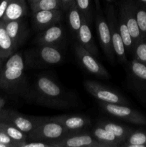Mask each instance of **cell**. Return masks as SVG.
<instances>
[{"label": "cell", "instance_id": "1", "mask_svg": "<svg viewBox=\"0 0 146 147\" xmlns=\"http://www.w3.org/2000/svg\"><path fill=\"white\" fill-rule=\"evenodd\" d=\"M31 96L38 104L49 108L64 109L70 104L67 94L61 86L46 76L37 78Z\"/></svg>", "mask_w": 146, "mask_h": 147}, {"label": "cell", "instance_id": "2", "mask_svg": "<svg viewBox=\"0 0 146 147\" xmlns=\"http://www.w3.org/2000/svg\"><path fill=\"white\" fill-rule=\"evenodd\" d=\"M24 59L20 53L9 57L0 73V86L9 90H21L24 80Z\"/></svg>", "mask_w": 146, "mask_h": 147}, {"label": "cell", "instance_id": "3", "mask_svg": "<svg viewBox=\"0 0 146 147\" xmlns=\"http://www.w3.org/2000/svg\"><path fill=\"white\" fill-rule=\"evenodd\" d=\"M63 55L59 47L38 45L25 53L27 65L31 67H45L61 63Z\"/></svg>", "mask_w": 146, "mask_h": 147}, {"label": "cell", "instance_id": "4", "mask_svg": "<svg viewBox=\"0 0 146 147\" xmlns=\"http://www.w3.org/2000/svg\"><path fill=\"white\" fill-rule=\"evenodd\" d=\"M70 134L68 130L60 123L50 120L49 118L42 117L40 123L28 134L27 141H41L54 145Z\"/></svg>", "mask_w": 146, "mask_h": 147}, {"label": "cell", "instance_id": "5", "mask_svg": "<svg viewBox=\"0 0 146 147\" xmlns=\"http://www.w3.org/2000/svg\"><path fill=\"white\" fill-rule=\"evenodd\" d=\"M84 86L86 90L100 102L127 106L130 104L128 100L123 95L97 82L86 80L84 83Z\"/></svg>", "mask_w": 146, "mask_h": 147}, {"label": "cell", "instance_id": "6", "mask_svg": "<svg viewBox=\"0 0 146 147\" xmlns=\"http://www.w3.org/2000/svg\"><path fill=\"white\" fill-rule=\"evenodd\" d=\"M100 106L108 114L136 125L146 126V116L127 105L100 102Z\"/></svg>", "mask_w": 146, "mask_h": 147}, {"label": "cell", "instance_id": "7", "mask_svg": "<svg viewBox=\"0 0 146 147\" xmlns=\"http://www.w3.org/2000/svg\"><path fill=\"white\" fill-rule=\"evenodd\" d=\"M106 20L110 28L113 50L115 56H117V60L120 63H125L127 62V51L119 31L117 17L113 5H110L107 9Z\"/></svg>", "mask_w": 146, "mask_h": 147}, {"label": "cell", "instance_id": "8", "mask_svg": "<svg viewBox=\"0 0 146 147\" xmlns=\"http://www.w3.org/2000/svg\"><path fill=\"white\" fill-rule=\"evenodd\" d=\"M74 50L80 64L90 74L104 78H110L108 71L97 59H95L94 55L85 50L79 43L75 45Z\"/></svg>", "mask_w": 146, "mask_h": 147}, {"label": "cell", "instance_id": "9", "mask_svg": "<svg viewBox=\"0 0 146 147\" xmlns=\"http://www.w3.org/2000/svg\"><path fill=\"white\" fill-rule=\"evenodd\" d=\"M95 22L97 35L102 49L108 60L113 63L115 60V54L113 50L111 34L107 20L104 18L101 11H98L96 15Z\"/></svg>", "mask_w": 146, "mask_h": 147}, {"label": "cell", "instance_id": "10", "mask_svg": "<svg viewBox=\"0 0 146 147\" xmlns=\"http://www.w3.org/2000/svg\"><path fill=\"white\" fill-rule=\"evenodd\" d=\"M0 118L27 135L36 127L42 119V117L26 116L11 111L0 113Z\"/></svg>", "mask_w": 146, "mask_h": 147}, {"label": "cell", "instance_id": "11", "mask_svg": "<svg viewBox=\"0 0 146 147\" xmlns=\"http://www.w3.org/2000/svg\"><path fill=\"white\" fill-rule=\"evenodd\" d=\"M54 147H105L86 132L69 134L67 136L54 144Z\"/></svg>", "mask_w": 146, "mask_h": 147}, {"label": "cell", "instance_id": "12", "mask_svg": "<svg viewBox=\"0 0 146 147\" xmlns=\"http://www.w3.org/2000/svg\"><path fill=\"white\" fill-rule=\"evenodd\" d=\"M49 119L60 123L69 131L70 134L82 132L91 125V119L82 115H60L49 117Z\"/></svg>", "mask_w": 146, "mask_h": 147}, {"label": "cell", "instance_id": "13", "mask_svg": "<svg viewBox=\"0 0 146 147\" xmlns=\"http://www.w3.org/2000/svg\"><path fill=\"white\" fill-rule=\"evenodd\" d=\"M119 12L124 17L135 45V43L143 39L136 20L135 0H124L120 5Z\"/></svg>", "mask_w": 146, "mask_h": 147}, {"label": "cell", "instance_id": "14", "mask_svg": "<svg viewBox=\"0 0 146 147\" xmlns=\"http://www.w3.org/2000/svg\"><path fill=\"white\" fill-rule=\"evenodd\" d=\"M128 74L133 88L146 94V64L133 58L129 63Z\"/></svg>", "mask_w": 146, "mask_h": 147}, {"label": "cell", "instance_id": "15", "mask_svg": "<svg viewBox=\"0 0 146 147\" xmlns=\"http://www.w3.org/2000/svg\"><path fill=\"white\" fill-rule=\"evenodd\" d=\"M62 16L61 9L40 10L33 12V23L36 29L44 30L60 22Z\"/></svg>", "mask_w": 146, "mask_h": 147}, {"label": "cell", "instance_id": "16", "mask_svg": "<svg viewBox=\"0 0 146 147\" xmlns=\"http://www.w3.org/2000/svg\"><path fill=\"white\" fill-rule=\"evenodd\" d=\"M64 31L62 26L58 24L51 26L42 30L36 37L35 42L37 45H50L58 47L60 43L64 40Z\"/></svg>", "mask_w": 146, "mask_h": 147}, {"label": "cell", "instance_id": "17", "mask_svg": "<svg viewBox=\"0 0 146 147\" xmlns=\"http://www.w3.org/2000/svg\"><path fill=\"white\" fill-rule=\"evenodd\" d=\"M4 22V21H3ZM4 28L17 47L24 43L28 35V29L22 19L4 22Z\"/></svg>", "mask_w": 146, "mask_h": 147}, {"label": "cell", "instance_id": "18", "mask_svg": "<svg viewBox=\"0 0 146 147\" xmlns=\"http://www.w3.org/2000/svg\"><path fill=\"white\" fill-rule=\"evenodd\" d=\"M89 23L90 22L82 16L81 26H80V28L76 37H77L78 43L80 45L82 46L85 50L90 52V53L96 56L98 53V50H97L95 43H94L92 33L90 30Z\"/></svg>", "mask_w": 146, "mask_h": 147}, {"label": "cell", "instance_id": "19", "mask_svg": "<svg viewBox=\"0 0 146 147\" xmlns=\"http://www.w3.org/2000/svg\"><path fill=\"white\" fill-rule=\"evenodd\" d=\"M27 11L26 0H11L7 7L2 21L20 20L25 16Z\"/></svg>", "mask_w": 146, "mask_h": 147}, {"label": "cell", "instance_id": "20", "mask_svg": "<svg viewBox=\"0 0 146 147\" xmlns=\"http://www.w3.org/2000/svg\"><path fill=\"white\" fill-rule=\"evenodd\" d=\"M91 134L105 147H119L123 144V142H120L111 132L100 127L98 125H96L92 129Z\"/></svg>", "mask_w": 146, "mask_h": 147}, {"label": "cell", "instance_id": "21", "mask_svg": "<svg viewBox=\"0 0 146 147\" xmlns=\"http://www.w3.org/2000/svg\"><path fill=\"white\" fill-rule=\"evenodd\" d=\"M97 125L111 132L120 142H123V144L127 140L129 135L133 130L128 126L118 124L114 122L107 121H99Z\"/></svg>", "mask_w": 146, "mask_h": 147}, {"label": "cell", "instance_id": "22", "mask_svg": "<svg viewBox=\"0 0 146 147\" xmlns=\"http://www.w3.org/2000/svg\"><path fill=\"white\" fill-rule=\"evenodd\" d=\"M17 47L4 28V22L0 24V58H6L14 54Z\"/></svg>", "mask_w": 146, "mask_h": 147}, {"label": "cell", "instance_id": "23", "mask_svg": "<svg viewBox=\"0 0 146 147\" xmlns=\"http://www.w3.org/2000/svg\"><path fill=\"white\" fill-rule=\"evenodd\" d=\"M117 22H118L119 31H120L122 39H123L126 51L128 53H132L133 47H134V42H133V38H132L128 27H127V24H126L124 17H123V14L120 12H119L118 14Z\"/></svg>", "mask_w": 146, "mask_h": 147}, {"label": "cell", "instance_id": "24", "mask_svg": "<svg viewBox=\"0 0 146 147\" xmlns=\"http://www.w3.org/2000/svg\"><path fill=\"white\" fill-rule=\"evenodd\" d=\"M0 131L6 133L13 140L17 142L19 144L18 147H19V145L23 142H27L28 140V135L27 134L24 133L17 127L7 122L0 123Z\"/></svg>", "mask_w": 146, "mask_h": 147}, {"label": "cell", "instance_id": "25", "mask_svg": "<svg viewBox=\"0 0 146 147\" xmlns=\"http://www.w3.org/2000/svg\"><path fill=\"white\" fill-rule=\"evenodd\" d=\"M67 11L68 14L69 25H70L73 34L76 37L80 28V26H81L82 15L78 7L76 6L75 3H74Z\"/></svg>", "mask_w": 146, "mask_h": 147}, {"label": "cell", "instance_id": "26", "mask_svg": "<svg viewBox=\"0 0 146 147\" xmlns=\"http://www.w3.org/2000/svg\"><path fill=\"white\" fill-rule=\"evenodd\" d=\"M121 147H146V131L133 130Z\"/></svg>", "mask_w": 146, "mask_h": 147}, {"label": "cell", "instance_id": "27", "mask_svg": "<svg viewBox=\"0 0 146 147\" xmlns=\"http://www.w3.org/2000/svg\"><path fill=\"white\" fill-rule=\"evenodd\" d=\"M32 12L40 10L61 9V0H38L30 5Z\"/></svg>", "mask_w": 146, "mask_h": 147}, {"label": "cell", "instance_id": "28", "mask_svg": "<svg viewBox=\"0 0 146 147\" xmlns=\"http://www.w3.org/2000/svg\"><path fill=\"white\" fill-rule=\"evenodd\" d=\"M135 15L143 38H146V6L135 0Z\"/></svg>", "mask_w": 146, "mask_h": 147}, {"label": "cell", "instance_id": "29", "mask_svg": "<svg viewBox=\"0 0 146 147\" xmlns=\"http://www.w3.org/2000/svg\"><path fill=\"white\" fill-rule=\"evenodd\" d=\"M134 59L146 64V38H143L135 43L133 52Z\"/></svg>", "mask_w": 146, "mask_h": 147}, {"label": "cell", "instance_id": "30", "mask_svg": "<svg viewBox=\"0 0 146 147\" xmlns=\"http://www.w3.org/2000/svg\"><path fill=\"white\" fill-rule=\"evenodd\" d=\"M74 3L80 9L82 15L85 17L89 22H90L92 17L90 0H74Z\"/></svg>", "mask_w": 146, "mask_h": 147}, {"label": "cell", "instance_id": "31", "mask_svg": "<svg viewBox=\"0 0 146 147\" xmlns=\"http://www.w3.org/2000/svg\"><path fill=\"white\" fill-rule=\"evenodd\" d=\"M19 147H54V145L51 143L41 141H27L21 144Z\"/></svg>", "mask_w": 146, "mask_h": 147}, {"label": "cell", "instance_id": "32", "mask_svg": "<svg viewBox=\"0 0 146 147\" xmlns=\"http://www.w3.org/2000/svg\"><path fill=\"white\" fill-rule=\"evenodd\" d=\"M0 144L6 145L7 147H18L19 144L11 137L8 136L6 133L0 131Z\"/></svg>", "mask_w": 146, "mask_h": 147}, {"label": "cell", "instance_id": "33", "mask_svg": "<svg viewBox=\"0 0 146 147\" xmlns=\"http://www.w3.org/2000/svg\"><path fill=\"white\" fill-rule=\"evenodd\" d=\"M10 1L11 0H0V20H2Z\"/></svg>", "mask_w": 146, "mask_h": 147}, {"label": "cell", "instance_id": "34", "mask_svg": "<svg viewBox=\"0 0 146 147\" xmlns=\"http://www.w3.org/2000/svg\"><path fill=\"white\" fill-rule=\"evenodd\" d=\"M74 3V0H61L62 9L64 11H67L68 9Z\"/></svg>", "mask_w": 146, "mask_h": 147}, {"label": "cell", "instance_id": "35", "mask_svg": "<svg viewBox=\"0 0 146 147\" xmlns=\"http://www.w3.org/2000/svg\"><path fill=\"white\" fill-rule=\"evenodd\" d=\"M94 1L96 6V9L97 10V11H101V6H100V0H94Z\"/></svg>", "mask_w": 146, "mask_h": 147}, {"label": "cell", "instance_id": "36", "mask_svg": "<svg viewBox=\"0 0 146 147\" xmlns=\"http://www.w3.org/2000/svg\"><path fill=\"white\" fill-rule=\"evenodd\" d=\"M4 103H5V101H4V99H2V98H0V110H1V108L4 106Z\"/></svg>", "mask_w": 146, "mask_h": 147}, {"label": "cell", "instance_id": "37", "mask_svg": "<svg viewBox=\"0 0 146 147\" xmlns=\"http://www.w3.org/2000/svg\"><path fill=\"white\" fill-rule=\"evenodd\" d=\"M137 1H138V2H140V4L146 6V0H137Z\"/></svg>", "mask_w": 146, "mask_h": 147}, {"label": "cell", "instance_id": "38", "mask_svg": "<svg viewBox=\"0 0 146 147\" xmlns=\"http://www.w3.org/2000/svg\"><path fill=\"white\" fill-rule=\"evenodd\" d=\"M27 1H28V3L29 4V5H31V4H34V3H35L38 0H27Z\"/></svg>", "mask_w": 146, "mask_h": 147}, {"label": "cell", "instance_id": "39", "mask_svg": "<svg viewBox=\"0 0 146 147\" xmlns=\"http://www.w3.org/2000/svg\"><path fill=\"white\" fill-rule=\"evenodd\" d=\"M0 147H7L6 145L4 144H0Z\"/></svg>", "mask_w": 146, "mask_h": 147}, {"label": "cell", "instance_id": "40", "mask_svg": "<svg viewBox=\"0 0 146 147\" xmlns=\"http://www.w3.org/2000/svg\"><path fill=\"white\" fill-rule=\"evenodd\" d=\"M106 1H108V2H110V1H113V0H105Z\"/></svg>", "mask_w": 146, "mask_h": 147}, {"label": "cell", "instance_id": "41", "mask_svg": "<svg viewBox=\"0 0 146 147\" xmlns=\"http://www.w3.org/2000/svg\"><path fill=\"white\" fill-rule=\"evenodd\" d=\"M1 60H0V68H1Z\"/></svg>", "mask_w": 146, "mask_h": 147}, {"label": "cell", "instance_id": "42", "mask_svg": "<svg viewBox=\"0 0 146 147\" xmlns=\"http://www.w3.org/2000/svg\"><path fill=\"white\" fill-rule=\"evenodd\" d=\"M1 21H0V24H1Z\"/></svg>", "mask_w": 146, "mask_h": 147}]
</instances>
